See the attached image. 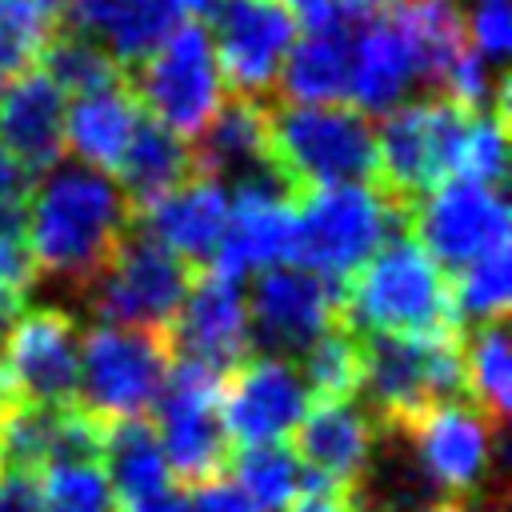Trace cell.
Wrapping results in <instances>:
<instances>
[{
    "mask_svg": "<svg viewBox=\"0 0 512 512\" xmlns=\"http://www.w3.org/2000/svg\"><path fill=\"white\" fill-rule=\"evenodd\" d=\"M340 312L344 324L364 336H420L440 328H464L452 300V276L408 228L388 236L340 284Z\"/></svg>",
    "mask_w": 512,
    "mask_h": 512,
    "instance_id": "cell-2",
    "label": "cell"
},
{
    "mask_svg": "<svg viewBox=\"0 0 512 512\" xmlns=\"http://www.w3.org/2000/svg\"><path fill=\"white\" fill-rule=\"evenodd\" d=\"M40 68L68 92V96H80V92H96L104 84H116L128 76V68L88 32H76V28H60L52 36V44L44 48L40 56Z\"/></svg>",
    "mask_w": 512,
    "mask_h": 512,
    "instance_id": "cell-32",
    "label": "cell"
},
{
    "mask_svg": "<svg viewBox=\"0 0 512 512\" xmlns=\"http://www.w3.org/2000/svg\"><path fill=\"white\" fill-rule=\"evenodd\" d=\"M292 260L328 284H344L388 236L408 228L400 204L376 184H324L292 196Z\"/></svg>",
    "mask_w": 512,
    "mask_h": 512,
    "instance_id": "cell-5",
    "label": "cell"
},
{
    "mask_svg": "<svg viewBox=\"0 0 512 512\" xmlns=\"http://www.w3.org/2000/svg\"><path fill=\"white\" fill-rule=\"evenodd\" d=\"M32 184H36V176H28V172L0 148V224H8V228H20V224H24V204H28Z\"/></svg>",
    "mask_w": 512,
    "mask_h": 512,
    "instance_id": "cell-41",
    "label": "cell"
},
{
    "mask_svg": "<svg viewBox=\"0 0 512 512\" xmlns=\"http://www.w3.org/2000/svg\"><path fill=\"white\" fill-rule=\"evenodd\" d=\"M136 224L192 268H204L212 264L228 228V184L212 176H192L164 200L136 212Z\"/></svg>",
    "mask_w": 512,
    "mask_h": 512,
    "instance_id": "cell-22",
    "label": "cell"
},
{
    "mask_svg": "<svg viewBox=\"0 0 512 512\" xmlns=\"http://www.w3.org/2000/svg\"><path fill=\"white\" fill-rule=\"evenodd\" d=\"M64 120L68 92L44 68H28L0 84V148L28 176H40L64 160Z\"/></svg>",
    "mask_w": 512,
    "mask_h": 512,
    "instance_id": "cell-19",
    "label": "cell"
},
{
    "mask_svg": "<svg viewBox=\"0 0 512 512\" xmlns=\"http://www.w3.org/2000/svg\"><path fill=\"white\" fill-rule=\"evenodd\" d=\"M468 20V40L484 56L504 60L512 48V0H476Z\"/></svg>",
    "mask_w": 512,
    "mask_h": 512,
    "instance_id": "cell-37",
    "label": "cell"
},
{
    "mask_svg": "<svg viewBox=\"0 0 512 512\" xmlns=\"http://www.w3.org/2000/svg\"><path fill=\"white\" fill-rule=\"evenodd\" d=\"M420 80L412 36L392 12L372 16L352 32V100L360 112H388Z\"/></svg>",
    "mask_w": 512,
    "mask_h": 512,
    "instance_id": "cell-23",
    "label": "cell"
},
{
    "mask_svg": "<svg viewBox=\"0 0 512 512\" xmlns=\"http://www.w3.org/2000/svg\"><path fill=\"white\" fill-rule=\"evenodd\" d=\"M408 232L428 248V256L452 276L472 260L508 248V204L496 184L440 180L428 188L412 212Z\"/></svg>",
    "mask_w": 512,
    "mask_h": 512,
    "instance_id": "cell-12",
    "label": "cell"
},
{
    "mask_svg": "<svg viewBox=\"0 0 512 512\" xmlns=\"http://www.w3.org/2000/svg\"><path fill=\"white\" fill-rule=\"evenodd\" d=\"M268 104L228 92L212 112L208 128L192 140L196 176H212L220 184H252V180H280L268 152ZM284 184V180H280Z\"/></svg>",
    "mask_w": 512,
    "mask_h": 512,
    "instance_id": "cell-20",
    "label": "cell"
},
{
    "mask_svg": "<svg viewBox=\"0 0 512 512\" xmlns=\"http://www.w3.org/2000/svg\"><path fill=\"white\" fill-rule=\"evenodd\" d=\"M40 512H112V488L100 460H68L44 468Z\"/></svg>",
    "mask_w": 512,
    "mask_h": 512,
    "instance_id": "cell-35",
    "label": "cell"
},
{
    "mask_svg": "<svg viewBox=\"0 0 512 512\" xmlns=\"http://www.w3.org/2000/svg\"><path fill=\"white\" fill-rule=\"evenodd\" d=\"M180 20V0H64V28L96 36L124 68L140 64Z\"/></svg>",
    "mask_w": 512,
    "mask_h": 512,
    "instance_id": "cell-24",
    "label": "cell"
},
{
    "mask_svg": "<svg viewBox=\"0 0 512 512\" xmlns=\"http://www.w3.org/2000/svg\"><path fill=\"white\" fill-rule=\"evenodd\" d=\"M60 28L64 0H0V80L40 68V56Z\"/></svg>",
    "mask_w": 512,
    "mask_h": 512,
    "instance_id": "cell-31",
    "label": "cell"
},
{
    "mask_svg": "<svg viewBox=\"0 0 512 512\" xmlns=\"http://www.w3.org/2000/svg\"><path fill=\"white\" fill-rule=\"evenodd\" d=\"M464 400H472L496 428L512 408V364H508V332L504 320L476 324L464 336Z\"/></svg>",
    "mask_w": 512,
    "mask_h": 512,
    "instance_id": "cell-28",
    "label": "cell"
},
{
    "mask_svg": "<svg viewBox=\"0 0 512 512\" xmlns=\"http://www.w3.org/2000/svg\"><path fill=\"white\" fill-rule=\"evenodd\" d=\"M284 512H360V500H356V488L332 484V480H324V476L304 468L300 492Z\"/></svg>",
    "mask_w": 512,
    "mask_h": 512,
    "instance_id": "cell-39",
    "label": "cell"
},
{
    "mask_svg": "<svg viewBox=\"0 0 512 512\" xmlns=\"http://www.w3.org/2000/svg\"><path fill=\"white\" fill-rule=\"evenodd\" d=\"M216 4H220V0H180V12H184L188 20H204V16H212Z\"/></svg>",
    "mask_w": 512,
    "mask_h": 512,
    "instance_id": "cell-45",
    "label": "cell"
},
{
    "mask_svg": "<svg viewBox=\"0 0 512 512\" xmlns=\"http://www.w3.org/2000/svg\"><path fill=\"white\" fill-rule=\"evenodd\" d=\"M396 436H404L436 492L472 496L492 468V440L500 436V428L472 400L452 396L420 412Z\"/></svg>",
    "mask_w": 512,
    "mask_h": 512,
    "instance_id": "cell-16",
    "label": "cell"
},
{
    "mask_svg": "<svg viewBox=\"0 0 512 512\" xmlns=\"http://www.w3.org/2000/svg\"><path fill=\"white\" fill-rule=\"evenodd\" d=\"M192 276L196 268L188 260H180L172 248H164L156 236L132 224L112 264L96 276V284L80 300H88L100 324H136V328L172 332Z\"/></svg>",
    "mask_w": 512,
    "mask_h": 512,
    "instance_id": "cell-10",
    "label": "cell"
},
{
    "mask_svg": "<svg viewBox=\"0 0 512 512\" xmlns=\"http://www.w3.org/2000/svg\"><path fill=\"white\" fill-rule=\"evenodd\" d=\"M128 80L140 96V108L188 144L208 128L212 112L224 100V76L212 52V36L204 20L188 16L140 64L128 68Z\"/></svg>",
    "mask_w": 512,
    "mask_h": 512,
    "instance_id": "cell-7",
    "label": "cell"
},
{
    "mask_svg": "<svg viewBox=\"0 0 512 512\" xmlns=\"http://www.w3.org/2000/svg\"><path fill=\"white\" fill-rule=\"evenodd\" d=\"M304 376L284 356H244L220 384V424L228 444H272L288 440L308 408Z\"/></svg>",
    "mask_w": 512,
    "mask_h": 512,
    "instance_id": "cell-15",
    "label": "cell"
},
{
    "mask_svg": "<svg viewBox=\"0 0 512 512\" xmlns=\"http://www.w3.org/2000/svg\"><path fill=\"white\" fill-rule=\"evenodd\" d=\"M376 444V424L356 400H308L300 424L292 428L296 460L344 488H356Z\"/></svg>",
    "mask_w": 512,
    "mask_h": 512,
    "instance_id": "cell-21",
    "label": "cell"
},
{
    "mask_svg": "<svg viewBox=\"0 0 512 512\" xmlns=\"http://www.w3.org/2000/svg\"><path fill=\"white\" fill-rule=\"evenodd\" d=\"M452 300H456V316L460 324H488V320H504L508 316V300H512V264H508V248H496L480 260H472L468 268L452 272Z\"/></svg>",
    "mask_w": 512,
    "mask_h": 512,
    "instance_id": "cell-33",
    "label": "cell"
},
{
    "mask_svg": "<svg viewBox=\"0 0 512 512\" xmlns=\"http://www.w3.org/2000/svg\"><path fill=\"white\" fill-rule=\"evenodd\" d=\"M300 376L312 400H356L364 380V336L344 320L300 352Z\"/></svg>",
    "mask_w": 512,
    "mask_h": 512,
    "instance_id": "cell-29",
    "label": "cell"
},
{
    "mask_svg": "<svg viewBox=\"0 0 512 512\" xmlns=\"http://www.w3.org/2000/svg\"><path fill=\"white\" fill-rule=\"evenodd\" d=\"M40 504H44V472L0 460V512H40Z\"/></svg>",
    "mask_w": 512,
    "mask_h": 512,
    "instance_id": "cell-38",
    "label": "cell"
},
{
    "mask_svg": "<svg viewBox=\"0 0 512 512\" xmlns=\"http://www.w3.org/2000/svg\"><path fill=\"white\" fill-rule=\"evenodd\" d=\"M280 4L292 12L296 28H304V32L344 24V12H340V4H336V0H280Z\"/></svg>",
    "mask_w": 512,
    "mask_h": 512,
    "instance_id": "cell-42",
    "label": "cell"
},
{
    "mask_svg": "<svg viewBox=\"0 0 512 512\" xmlns=\"http://www.w3.org/2000/svg\"><path fill=\"white\" fill-rule=\"evenodd\" d=\"M248 304V336L268 356H300L320 332L344 320L340 284L308 268H264L256 284L244 292Z\"/></svg>",
    "mask_w": 512,
    "mask_h": 512,
    "instance_id": "cell-14",
    "label": "cell"
},
{
    "mask_svg": "<svg viewBox=\"0 0 512 512\" xmlns=\"http://www.w3.org/2000/svg\"><path fill=\"white\" fill-rule=\"evenodd\" d=\"M188 512H264L236 480L216 476L208 484L188 488Z\"/></svg>",
    "mask_w": 512,
    "mask_h": 512,
    "instance_id": "cell-40",
    "label": "cell"
},
{
    "mask_svg": "<svg viewBox=\"0 0 512 512\" xmlns=\"http://www.w3.org/2000/svg\"><path fill=\"white\" fill-rule=\"evenodd\" d=\"M360 392L368 396L364 412L372 416L376 432H400L432 404L464 396V328L364 336Z\"/></svg>",
    "mask_w": 512,
    "mask_h": 512,
    "instance_id": "cell-4",
    "label": "cell"
},
{
    "mask_svg": "<svg viewBox=\"0 0 512 512\" xmlns=\"http://www.w3.org/2000/svg\"><path fill=\"white\" fill-rule=\"evenodd\" d=\"M140 120H144L140 96L132 92V80L124 76V80L104 84L96 92L72 96L64 136H68V148L76 152L80 164H92V168L112 176L116 164L124 160Z\"/></svg>",
    "mask_w": 512,
    "mask_h": 512,
    "instance_id": "cell-25",
    "label": "cell"
},
{
    "mask_svg": "<svg viewBox=\"0 0 512 512\" xmlns=\"http://www.w3.org/2000/svg\"><path fill=\"white\" fill-rule=\"evenodd\" d=\"M40 176L20 224L36 280L44 276L84 296L132 232L136 212L120 184L92 164L64 160Z\"/></svg>",
    "mask_w": 512,
    "mask_h": 512,
    "instance_id": "cell-1",
    "label": "cell"
},
{
    "mask_svg": "<svg viewBox=\"0 0 512 512\" xmlns=\"http://www.w3.org/2000/svg\"><path fill=\"white\" fill-rule=\"evenodd\" d=\"M268 152L296 196L324 184H376V128L356 104H268Z\"/></svg>",
    "mask_w": 512,
    "mask_h": 512,
    "instance_id": "cell-3",
    "label": "cell"
},
{
    "mask_svg": "<svg viewBox=\"0 0 512 512\" xmlns=\"http://www.w3.org/2000/svg\"><path fill=\"white\" fill-rule=\"evenodd\" d=\"M224 472H232V480H236L264 512H284V508L296 500L300 480H304V464L296 460V452H292L288 440L232 448Z\"/></svg>",
    "mask_w": 512,
    "mask_h": 512,
    "instance_id": "cell-30",
    "label": "cell"
},
{
    "mask_svg": "<svg viewBox=\"0 0 512 512\" xmlns=\"http://www.w3.org/2000/svg\"><path fill=\"white\" fill-rule=\"evenodd\" d=\"M172 360V332L96 320L88 332H80L76 404L104 424L148 416Z\"/></svg>",
    "mask_w": 512,
    "mask_h": 512,
    "instance_id": "cell-6",
    "label": "cell"
},
{
    "mask_svg": "<svg viewBox=\"0 0 512 512\" xmlns=\"http://www.w3.org/2000/svg\"><path fill=\"white\" fill-rule=\"evenodd\" d=\"M336 4H340V12L352 16V20H372V16H384L396 0H336Z\"/></svg>",
    "mask_w": 512,
    "mask_h": 512,
    "instance_id": "cell-43",
    "label": "cell"
},
{
    "mask_svg": "<svg viewBox=\"0 0 512 512\" xmlns=\"http://www.w3.org/2000/svg\"><path fill=\"white\" fill-rule=\"evenodd\" d=\"M508 172V120H500L496 112L480 108L468 112L456 152H452V172L448 180H476V184H504Z\"/></svg>",
    "mask_w": 512,
    "mask_h": 512,
    "instance_id": "cell-34",
    "label": "cell"
},
{
    "mask_svg": "<svg viewBox=\"0 0 512 512\" xmlns=\"http://www.w3.org/2000/svg\"><path fill=\"white\" fill-rule=\"evenodd\" d=\"M172 352L196 364H208L216 372H232L244 356H252L248 336V304H244V280L224 276L216 268H196L188 296L180 304V316L172 324Z\"/></svg>",
    "mask_w": 512,
    "mask_h": 512,
    "instance_id": "cell-17",
    "label": "cell"
},
{
    "mask_svg": "<svg viewBox=\"0 0 512 512\" xmlns=\"http://www.w3.org/2000/svg\"><path fill=\"white\" fill-rule=\"evenodd\" d=\"M464 120H468V108L444 96L408 100V104H392L388 112H380L376 188L392 204H400L404 216L428 188L448 180Z\"/></svg>",
    "mask_w": 512,
    "mask_h": 512,
    "instance_id": "cell-9",
    "label": "cell"
},
{
    "mask_svg": "<svg viewBox=\"0 0 512 512\" xmlns=\"http://www.w3.org/2000/svg\"><path fill=\"white\" fill-rule=\"evenodd\" d=\"M292 192L280 180H252L228 192V228L208 268L244 280L272 264L292 260Z\"/></svg>",
    "mask_w": 512,
    "mask_h": 512,
    "instance_id": "cell-18",
    "label": "cell"
},
{
    "mask_svg": "<svg viewBox=\"0 0 512 512\" xmlns=\"http://www.w3.org/2000/svg\"><path fill=\"white\" fill-rule=\"evenodd\" d=\"M420 512H472V508H468V496H440V500L424 504Z\"/></svg>",
    "mask_w": 512,
    "mask_h": 512,
    "instance_id": "cell-44",
    "label": "cell"
},
{
    "mask_svg": "<svg viewBox=\"0 0 512 512\" xmlns=\"http://www.w3.org/2000/svg\"><path fill=\"white\" fill-rule=\"evenodd\" d=\"M0 372L20 404L64 408L80 388V320L56 304L20 308L0 332Z\"/></svg>",
    "mask_w": 512,
    "mask_h": 512,
    "instance_id": "cell-11",
    "label": "cell"
},
{
    "mask_svg": "<svg viewBox=\"0 0 512 512\" xmlns=\"http://www.w3.org/2000/svg\"><path fill=\"white\" fill-rule=\"evenodd\" d=\"M284 104H340L352 100V28H316L292 40L280 76Z\"/></svg>",
    "mask_w": 512,
    "mask_h": 512,
    "instance_id": "cell-26",
    "label": "cell"
},
{
    "mask_svg": "<svg viewBox=\"0 0 512 512\" xmlns=\"http://www.w3.org/2000/svg\"><path fill=\"white\" fill-rule=\"evenodd\" d=\"M32 284H36V268H32L24 232L0 224V332H4L8 320L28 304Z\"/></svg>",
    "mask_w": 512,
    "mask_h": 512,
    "instance_id": "cell-36",
    "label": "cell"
},
{
    "mask_svg": "<svg viewBox=\"0 0 512 512\" xmlns=\"http://www.w3.org/2000/svg\"><path fill=\"white\" fill-rule=\"evenodd\" d=\"M8 404H12V392H8V384H4V372H0V428H4V412H8Z\"/></svg>",
    "mask_w": 512,
    "mask_h": 512,
    "instance_id": "cell-46",
    "label": "cell"
},
{
    "mask_svg": "<svg viewBox=\"0 0 512 512\" xmlns=\"http://www.w3.org/2000/svg\"><path fill=\"white\" fill-rule=\"evenodd\" d=\"M116 184L128 196L132 212H144L148 204L164 200L168 192H176L180 184H188L196 176V160H192V144L180 140L176 132H168L164 124H156L148 112L124 152V160L116 164Z\"/></svg>",
    "mask_w": 512,
    "mask_h": 512,
    "instance_id": "cell-27",
    "label": "cell"
},
{
    "mask_svg": "<svg viewBox=\"0 0 512 512\" xmlns=\"http://www.w3.org/2000/svg\"><path fill=\"white\" fill-rule=\"evenodd\" d=\"M220 384L224 372L176 356L156 400H152V428L176 488H196L224 476L232 444L220 424Z\"/></svg>",
    "mask_w": 512,
    "mask_h": 512,
    "instance_id": "cell-8",
    "label": "cell"
},
{
    "mask_svg": "<svg viewBox=\"0 0 512 512\" xmlns=\"http://www.w3.org/2000/svg\"><path fill=\"white\" fill-rule=\"evenodd\" d=\"M212 52L224 88L252 100H272L280 64L300 36L280 0H220L212 8Z\"/></svg>",
    "mask_w": 512,
    "mask_h": 512,
    "instance_id": "cell-13",
    "label": "cell"
}]
</instances>
